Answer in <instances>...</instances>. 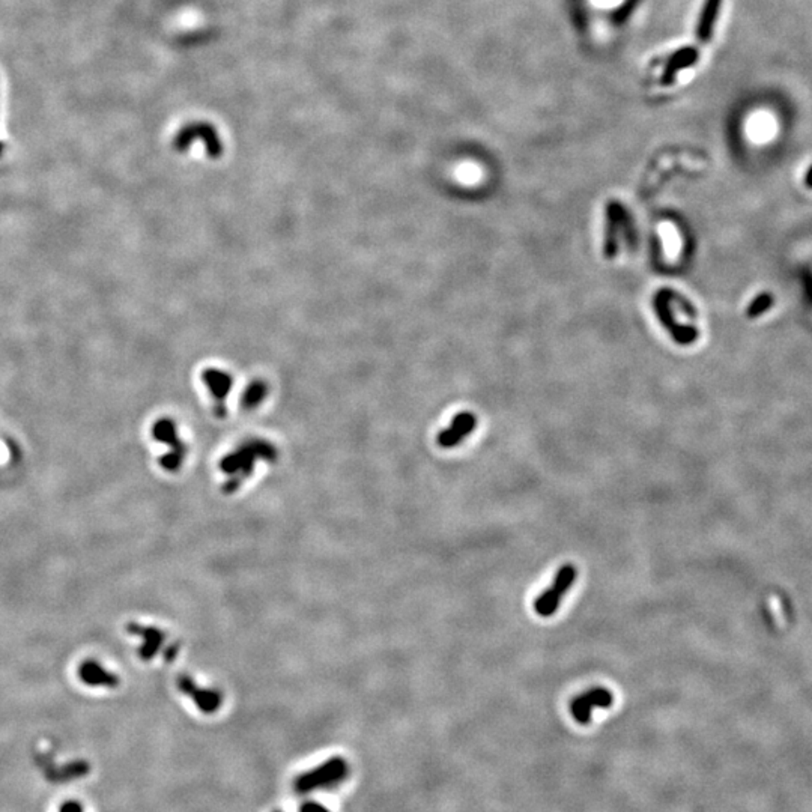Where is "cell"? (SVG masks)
Here are the masks:
<instances>
[{
  "label": "cell",
  "mask_w": 812,
  "mask_h": 812,
  "mask_svg": "<svg viewBox=\"0 0 812 812\" xmlns=\"http://www.w3.org/2000/svg\"><path fill=\"white\" fill-rule=\"evenodd\" d=\"M277 458L278 450L273 442L262 438L244 441L220 461V470L226 475L223 486L226 494L237 492L245 483V480L252 477L257 462H276Z\"/></svg>",
  "instance_id": "1"
},
{
  "label": "cell",
  "mask_w": 812,
  "mask_h": 812,
  "mask_svg": "<svg viewBox=\"0 0 812 812\" xmlns=\"http://www.w3.org/2000/svg\"><path fill=\"white\" fill-rule=\"evenodd\" d=\"M348 762L342 757H333L317 767L305 772L295 779V790L300 794L310 793L319 789H327L342 782L348 777Z\"/></svg>",
  "instance_id": "2"
},
{
  "label": "cell",
  "mask_w": 812,
  "mask_h": 812,
  "mask_svg": "<svg viewBox=\"0 0 812 812\" xmlns=\"http://www.w3.org/2000/svg\"><path fill=\"white\" fill-rule=\"evenodd\" d=\"M152 436L159 442H164L169 447V451L164 453L162 459H159V465L167 473L179 471L184 461H186L187 447L178 436L175 422L171 418H159L152 426Z\"/></svg>",
  "instance_id": "3"
},
{
  "label": "cell",
  "mask_w": 812,
  "mask_h": 812,
  "mask_svg": "<svg viewBox=\"0 0 812 812\" xmlns=\"http://www.w3.org/2000/svg\"><path fill=\"white\" fill-rule=\"evenodd\" d=\"M576 568L573 564H564L563 568L558 570L556 580H553L552 585L546 590L545 593H541L536 602H534V609L536 612L540 615V617H551L557 612L560 604H561V597L569 592L570 587L573 585L575 580H576Z\"/></svg>",
  "instance_id": "4"
},
{
  "label": "cell",
  "mask_w": 812,
  "mask_h": 812,
  "mask_svg": "<svg viewBox=\"0 0 812 812\" xmlns=\"http://www.w3.org/2000/svg\"><path fill=\"white\" fill-rule=\"evenodd\" d=\"M671 301H672V291L670 289L659 291L655 297L656 313L663 327L670 331L672 334V339L677 343L691 344L698 339V331L694 327H684L675 322L674 315L671 312Z\"/></svg>",
  "instance_id": "5"
},
{
  "label": "cell",
  "mask_w": 812,
  "mask_h": 812,
  "mask_svg": "<svg viewBox=\"0 0 812 812\" xmlns=\"http://www.w3.org/2000/svg\"><path fill=\"white\" fill-rule=\"evenodd\" d=\"M176 684L179 691L187 695L205 715H213V713L218 711L221 703H223V695L218 689L202 687L188 674H181Z\"/></svg>",
  "instance_id": "6"
},
{
  "label": "cell",
  "mask_w": 812,
  "mask_h": 812,
  "mask_svg": "<svg viewBox=\"0 0 812 812\" xmlns=\"http://www.w3.org/2000/svg\"><path fill=\"white\" fill-rule=\"evenodd\" d=\"M614 703V695L605 687H593L590 691L576 697L572 704L570 711L575 721L581 725H587L592 721L593 710L599 709H608Z\"/></svg>",
  "instance_id": "7"
},
{
  "label": "cell",
  "mask_w": 812,
  "mask_h": 812,
  "mask_svg": "<svg viewBox=\"0 0 812 812\" xmlns=\"http://www.w3.org/2000/svg\"><path fill=\"white\" fill-rule=\"evenodd\" d=\"M198 139L205 142L206 152L211 158H218L223 152V145L217 131L208 124H191L179 131L175 139V147L178 151H187L190 145Z\"/></svg>",
  "instance_id": "8"
},
{
  "label": "cell",
  "mask_w": 812,
  "mask_h": 812,
  "mask_svg": "<svg viewBox=\"0 0 812 812\" xmlns=\"http://www.w3.org/2000/svg\"><path fill=\"white\" fill-rule=\"evenodd\" d=\"M202 379H203V383L206 384L209 393H211V396L214 399L215 414L218 417H223L226 414L225 400L232 390L233 378L225 371H218V368H206V371H203V373H202Z\"/></svg>",
  "instance_id": "9"
},
{
  "label": "cell",
  "mask_w": 812,
  "mask_h": 812,
  "mask_svg": "<svg viewBox=\"0 0 812 812\" xmlns=\"http://www.w3.org/2000/svg\"><path fill=\"white\" fill-rule=\"evenodd\" d=\"M127 631L131 635H135V636L140 638L142 644L139 647V656L146 662L154 659L159 653V651H162V648L166 643V635L163 631H159L158 627L142 626L137 623H128Z\"/></svg>",
  "instance_id": "10"
},
{
  "label": "cell",
  "mask_w": 812,
  "mask_h": 812,
  "mask_svg": "<svg viewBox=\"0 0 812 812\" xmlns=\"http://www.w3.org/2000/svg\"><path fill=\"white\" fill-rule=\"evenodd\" d=\"M477 426V418L471 412H461L453 418L449 429L441 430L436 441L442 449H453L468 436Z\"/></svg>",
  "instance_id": "11"
},
{
  "label": "cell",
  "mask_w": 812,
  "mask_h": 812,
  "mask_svg": "<svg viewBox=\"0 0 812 812\" xmlns=\"http://www.w3.org/2000/svg\"><path fill=\"white\" fill-rule=\"evenodd\" d=\"M698 57H699L698 45L683 47L680 50H677L674 55L670 56L665 68H663L660 83L663 86H671L677 79V74L682 69L694 67L698 62Z\"/></svg>",
  "instance_id": "12"
},
{
  "label": "cell",
  "mask_w": 812,
  "mask_h": 812,
  "mask_svg": "<svg viewBox=\"0 0 812 812\" xmlns=\"http://www.w3.org/2000/svg\"><path fill=\"white\" fill-rule=\"evenodd\" d=\"M79 677L83 683L92 687H118L119 677L115 672L107 671L101 663L95 660H84L79 668Z\"/></svg>",
  "instance_id": "13"
},
{
  "label": "cell",
  "mask_w": 812,
  "mask_h": 812,
  "mask_svg": "<svg viewBox=\"0 0 812 812\" xmlns=\"http://www.w3.org/2000/svg\"><path fill=\"white\" fill-rule=\"evenodd\" d=\"M721 6L722 0H706L697 26V43L699 45H704L711 40L716 20L719 17Z\"/></svg>",
  "instance_id": "14"
},
{
  "label": "cell",
  "mask_w": 812,
  "mask_h": 812,
  "mask_svg": "<svg viewBox=\"0 0 812 812\" xmlns=\"http://www.w3.org/2000/svg\"><path fill=\"white\" fill-rule=\"evenodd\" d=\"M627 217V211L619 202H609L608 205V230L605 238V257L612 259L617 254V232L619 226Z\"/></svg>",
  "instance_id": "15"
},
{
  "label": "cell",
  "mask_w": 812,
  "mask_h": 812,
  "mask_svg": "<svg viewBox=\"0 0 812 812\" xmlns=\"http://www.w3.org/2000/svg\"><path fill=\"white\" fill-rule=\"evenodd\" d=\"M266 396H268V384L262 379H254L249 384V387L245 388L241 399V406L245 411H252L257 408V406L265 400Z\"/></svg>",
  "instance_id": "16"
},
{
  "label": "cell",
  "mask_w": 812,
  "mask_h": 812,
  "mask_svg": "<svg viewBox=\"0 0 812 812\" xmlns=\"http://www.w3.org/2000/svg\"><path fill=\"white\" fill-rule=\"evenodd\" d=\"M89 766L86 765L84 761H77V762H72V765H68L62 769H59V772L56 774H52V779L56 782H67L69 779L74 778H80L83 774L88 773Z\"/></svg>",
  "instance_id": "17"
},
{
  "label": "cell",
  "mask_w": 812,
  "mask_h": 812,
  "mask_svg": "<svg viewBox=\"0 0 812 812\" xmlns=\"http://www.w3.org/2000/svg\"><path fill=\"white\" fill-rule=\"evenodd\" d=\"M773 304H774V298H773L772 293H769V292L760 293L758 297H755L754 301L749 304V307L746 309V316L750 319L758 317L766 310H769Z\"/></svg>",
  "instance_id": "18"
},
{
  "label": "cell",
  "mask_w": 812,
  "mask_h": 812,
  "mask_svg": "<svg viewBox=\"0 0 812 812\" xmlns=\"http://www.w3.org/2000/svg\"><path fill=\"white\" fill-rule=\"evenodd\" d=\"M769 608L773 614V620L777 621V624L779 627H782L785 624V617H784V608H782V602L777 597V596H772L769 599Z\"/></svg>",
  "instance_id": "19"
},
{
  "label": "cell",
  "mask_w": 812,
  "mask_h": 812,
  "mask_svg": "<svg viewBox=\"0 0 812 812\" xmlns=\"http://www.w3.org/2000/svg\"><path fill=\"white\" fill-rule=\"evenodd\" d=\"M300 812H329V809L317 802H305L301 805Z\"/></svg>",
  "instance_id": "20"
},
{
  "label": "cell",
  "mask_w": 812,
  "mask_h": 812,
  "mask_svg": "<svg viewBox=\"0 0 812 812\" xmlns=\"http://www.w3.org/2000/svg\"><path fill=\"white\" fill-rule=\"evenodd\" d=\"M59 812H83V808L79 802H74V801H68L65 802L62 806H60Z\"/></svg>",
  "instance_id": "21"
},
{
  "label": "cell",
  "mask_w": 812,
  "mask_h": 812,
  "mask_svg": "<svg viewBox=\"0 0 812 812\" xmlns=\"http://www.w3.org/2000/svg\"><path fill=\"white\" fill-rule=\"evenodd\" d=\"M805 186H806L808 188H812V166H811V169L806 171V175H805Z\"/></svg>",
  "instance_id": "22"
},
{
  "label": "cell",
  "mask_w": 812,
  "mask_h": 812,
  "mask_svg": "<svg viewBox=\"0 0 812 812\" xmlns=\"http://www.w3.org/2000/svg\"><path fill=\"white\" fill-rule=\"evenodd\" d=\"M2 152H4V143L0 142V155H2Z\"/></svg>",
  "instance_id": "23"
},
{
  "label": "cell",
  "mask_w": 812,
  "mask_h": 812,
  "mask_svg": "<svg viewBox=\"0 0 812 812\" xmlns=\"http://www.w3.org/2000/svg\"><path fill=\"white\" fill-rule=\"evenodd\" d=\"M276 812H281V811H276Z\"/></svg>",
  "instance_id": "24"
}]
</instances>
